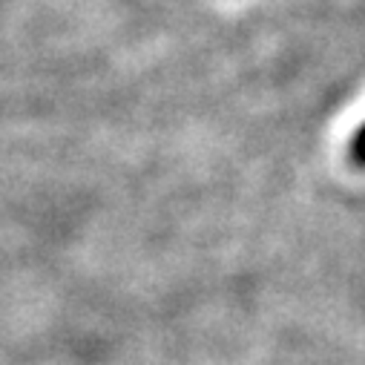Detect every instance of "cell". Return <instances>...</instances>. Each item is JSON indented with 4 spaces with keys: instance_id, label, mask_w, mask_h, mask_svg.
Returning <instances> with one entry per match:
<instances>
[{
    "instance_id": "obj_1",
    "label": "cell",
    "mask_w": 365,
    "mask_h": 365,
    "mask_svg": "<svg viewBox=\"0 0 365 365\" xmlns=\"http://www.w3.org/2000/svg\"><path fill=\"white\" fill-rule=\"evenodd\" d=\"M348 150H351V161H354L356 167H365V121H362V127L354 133Z\"/></svg>"
}]
</instances>
